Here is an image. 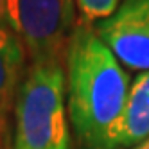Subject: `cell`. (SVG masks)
Wrapping results in <instances>:
<instances>
[{"instance_id": "1", "label": "cell", "mask_w": 149, "mask_h": 149, "mask_svg": "<svg viewBox=\"0 0 149 149\" xmlns=\"http://www.w3.org/2000/svg\"><path fill=\"white\" fill-rule=\"evenodd\" d=\"M70 130L79 149H101L117 122L131 79L92 25L77 22L65 54Z\"/></svg>"}, {"instance_id": "2", "label": "cell", "mask_w": 149, "mask_h": 149, "mask_svg": "<svg viewBox=\"0 0 149 149\" xmlns=\"http://www.w3.org/2000/svg\"><path fill=\"white\" fill-rule=\"evenodd\" d=\"M13 113L11 149H70L63 63L27 67Z\"/></svg>"}, {"instance_id": "3", "label": "cell", "mask_w": 149, "mask_h": 149, "mask_svg": "<svg viewBox=\"0 0 149 149\" xmlns=\"http://www.w3.org/2000/svg\"><path fill=\"white\" fill-rule=\"evenodd\" d=\"M0 9L22 40L31 65L65 63L77 25L76 0H0Z\"/></svg>"}, {"instance_id": "4", "label": "cell", "mask_w": 149, "mask_h": 149, "mask_svg": "<svg viewBox=\"0 0 149 149\" xmlns=\"http://www.w3.org/2000/svg\"><path fill=\"white\" fill-rule=\"evenodd\" d=\"M122 67L149 72V0H127L102 22L92 25Z\"/></svg>"}, {"instance_id": "5", "label": "cell", "mask_w": 149, "mask_h": 149, "mask_svg": "<svg viewBox=\"0 0 149 149\" xmlns=\"http://www.w3.org/2000/svg\"><path fill=\"white\" fill-rule=\"evenodd\" d=\"M149 138V72L131 81L124 108L101 149H130Z\"/></svg>"}, {"instance_id": "6", "label": "cell", "mask_w": 149, "mask_h": 149, "mask_svg": "<svg viewBox=\"0 0 149 149\" xmlns=\"http://www.w3.org/2000/svg\"><path fill=\"white\" fill-rule=\"evenodd\" d=\"M27 50L0 9V113L6 119L15 106L18 88L27 72Z\"/></svg>"}, {"instance_id": "7", "label": "cell", "mask_w": 149, "mask_h": 149, "mask_svg": "<svg viewBox=\"0 0 149 149\" xmlns=\"http://www.w3.org/2000/svg\"><path fill=\"white\" fill-rule=\"evenodd\" d=\"M122 0H76L79 22L86 25H95L110 18L120 7Z\"/></svg>"}, {"instance_id": "8", "label": "cell", "mask_w": 149, "mask_h": 149, "mask_svg": "<svg viewBox=\"0 0 149 149\" xmlns=\"http://www.w3.org/2000/svg\"><path fill=\"white\" fill-rule=\"evenodd\" d=\"M4 126H6V117L0 113V149H2V136H4Z\"/></svg>"}, {"instance_id": "9", "label": "cell", "mask_w": 149, "mask_h": 149, "mask_svg": "<svg viewBox=\"0 0 149 149\" xmlns=\"http://www.w3.org/2000/svg\"><path fill=\"white\" fill-rule=\"evenodd\" d=\"M130 149H149V138H146L144 142L136 144V146H133V147H130Z\"/></svg>"}, {"instance_id": "10", "label": "cell", "mask_w": 149, "mask_h": 149, "mask_svg": "<svg viewBox=\"0 0 149 149\" xmlns=\"http://www.w3.org/2000/svg\"><path fill=\"white\" fill-rule=\"evenodd\" d=\"M122 2H127V0H122Z\"/></svg>"}]
</instances>
